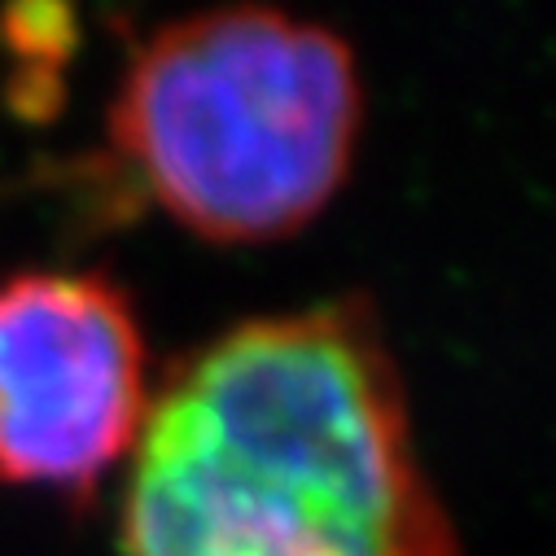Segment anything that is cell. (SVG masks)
Instances as JSON below:
<instances>
[{
    "label": "cell",
    "instance_id": "obj_1",
    "mask_svg": "<svg viewBox=\"0 0 556 556\" xmlns=\"http://www.w3.org/2000/svg\"><path fill=\"white\" fill-rule=\"evenodd\" d=\"M123 556H460L377 312L333 299L198 346L150 403Z\"/></svg>",
    "mask_w": 556,
    "mask_h": 556
},
{
    "label": "cell",
    "instance_id": "obj_2",
    "mask_svg": "<svg viewBox=\"0 0 556 556\" xmlns=\"http://www.w3.org/2000/svg\"><path fill=\"white\" fill-rule=\"evenodd\" d=\"M364 131L355 49L267 5L176 18L131 49L110 146L167 219L215 245H271L316 224Z\"/></svg>",
    "mask_w": 556,
    "mask_h": 556
},
{
    "label": "cell",
    "instance_id": "obj_3",
    "mask_svg": "<svg viewBox=\"0 0 556 556\" xmlns=\"http://www.w3.org/2000/svg\"><path fill=\"white\" fill-rule=\"evenodd\" d=\"M150 346L131 299L88 271L0 281V486L88 495L136 452Z\"/></svg>",
    "mask_w": 556,
    "mask_h": 556
}]
</instances>
